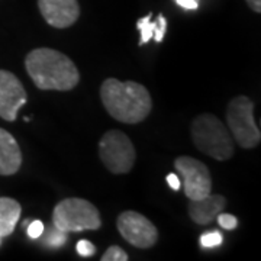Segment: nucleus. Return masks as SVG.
<instances>
[{
	"label": "nucleus",
	"mask_w": 261,
	"mask_h": 261,
	"mask_svg": "<svg viewBox=\"0 0 261 261\" xmlns=\"http://www.w3.org/2000/svg\"><path fill=\"white\" fill-rule=\"evenodd\" d=\"M0 240H2V238H0Z\"/></svg>",
	"instance_id": "b1692460"
},
{
	"label": "nucleus",
	"mask_w": 261,
	"mask_h": 261,
	"mask_svg": "<svg viewBox=\"0 0 261 261\" xmlns=\"http://www.w3.org/2000/svg\"><path fill=\"white\" fill-rule=\"evenodd\" d=\"M129 260V257H128V254L122 250L121 247H118V245H112V247H109L106 252L102 255V261H128Z\"/></svg>",
	"instance_id": "dca6fc26"
},
{
	"label": "nucleus",
	"mask_w": 261,
	"mask_h": 261,
	"mask_svg": "<svg viewBox=\"0 0 261 261\" xmlns=\"http://www.w3.org/2000/svg\"><path fill=\"white\" fill-rule=\"evenodd\" d=\"M226 122L240 147L250 149L260 144L261 132L254 121V102L250 97H233L226 109Z\"/></svg>",
	"instance_id": "39448f33"
},
{
	"label": "nucleus",
	"mask_w": 261,
	"mask_h": 261,
	"mask_svg": "<svg viewBox=\"0 0 261 261\" xmlns=\"http://www.w3.org/2000/svg\"><path fill=\"white\" fill-rule=\"evenodd\" d=\"M100 99L108 113L122 123L132 125L145 121L152 109L147 87L132 80L106 79L100 87Z\"/></svg>",
	"instance_id": "f03ea898"
},
{
	"label": "nucleus",
	"mask_w": 261,
	"mask_h": 261,
	"mask_svg": "<svg viewBox=\"0 0 261 261\" xmlns=\"http://www.w3.org/2000/svg\"><path fill=\"white\" fill-rule=\"evenodd\" d=\"M53 224L63 232L96 231L102 226L97 207L86 199L68 197L57 203L53 212Z\"/></svg>",
	"instance_id": "20e7f679"
},
{
	"label": "nucleus",
	"mask_w": 261,
	"mask_h": 261,
	"mask_svg": "<svg viewBox=\"0 0 261 261\" xmlns=\"http://www.w3.org/2000/svg\"><path fill=\"white\" fill-rule=\"evenodd\" d=\"M45 244L49 245V247H61L64 245V243L67 241V235L63 231L57 229L56 226L53 229H48L47 237H45Z\"/></svg>",
	"instance_id": "2eb2a0df"
},
{
	"label": "nucleus",
	"mask_w": 261,
	"mask_h": 261,
	"mask_svg": "<svg viewBox=\"0 0 261 261\" xmlns=\"http://www.w3.org/2000/svg\"><path fill=\"white\" fill-rule=\"evenodd\" d=\"M167 183H168V186L171 187L173 190H178V189H180V186H181L180 180H178V177L176 176V174H174V173L168 174V176H167Z\"/></svg>",
	"instance_id": "4be33fe9"
},
{
	"label": "nucleus",
	"mask_w": 261,
	"mask_h": 261,
	"mask_svg": "<svg viewBox=\"0 0 261 261\" xmlns=\"http://www.w3.org/2000/svg\"><path fill=\"white\" fill-rule=\"evenodd\" d=\"M174 167L183 177L185 195L190 200L202 199L212 190L211 171L205 164L193 157H178L174 161Z\"/></svg>",
	"instance_id": "6e6552de"
},
{
	"label": "nucleus",
	"mask_w": 261,
	"mask_h": 261,
	"mask_svg": "<svg viewBox=\"0 0 261 261\" xmlns=\"http://www.w3.org/2000/svg\"><path fill=\"white\" fill-rule=\"evenodd\" d=\"M22 207L12 197H0V238L9 237L15 231Z\"/></svg>",
	"instance_id": "ddd939ff"
},
{
	"label": "nucleus",
	"mask_w": 261,
	"mask_h": 261,
	"mask_svg": "<svg viewBox=\"0 0 261 261\" xmlns=\"http://www.w3.org/2000/svg\"><path fill=\"white\" fill-rule=\"evenodd\" d=\"M77 252L82 255V257H90V255H94L96 252V247L90 241L87 240H82L77 243Z\"/></svg>",
	"instance_id": "6ab92c4d"
},
{
	"label": "nucleus",
	"mask_w": 261,
	"mask_h": 261,
	"mask_svg": "<svg viewBox=\"0 0 261 261\" xmlns=\"http://www.w3.org/2000/svg\"><path fill=\"white\" fill-rule=\"evenodd\" d=\"M180 8L187 10H196L199 8V2L197 0H174Z\"/></svg>",
	"instance_id": "412c9836"
},
{
	"label": "nucleus",
	"mask_w": 261,
	"mask_h": 261,
	"mask_svg": "<svg viewBox=\"0 0 261 261\" xmlns=\"http://www.w3.org/2000/svg\"><path fill=\"white\" fill-rule=\"evenodd\" d=\"M216 221H218V224L221 225L224 229L226 231H231V229H235L237 228V225H238V219L231 214H221L216 216Z\"/></svg>",
	"instance_id": "a211bd4d"
},
{
	"label": "nucleus",
	"mask_w": 261,
	"mask_h": 261,
	"mask_svg": "<svg viewBox=\"0 0 261 261\" xmlns=\"http://www.w3.org/2000/svg\"><path fill=\"white\" fill-rule=\"evenodd\" d=\"M247 5L251 8V10H254L255 13H260L261 12V0H245Z\"/></svg>",
	"instance_id": "5701e85b"
},
{
	"label": "nucleus",
	"mask_w": 261,
	"mask_h": 261,
	"mask_svg": "<svg viewBox=\"0 0 261 261\" xmlns=\"http://www.w3.org/2000/svg\"><path fill=\"white\" fill-rule=\"evenodd\" d=\"M116 226L122 238L137 248L147 250L159 241V231L155 225L135 211L122 212L116 219Z\"/></svg>",
	"instance_id": "0eeeda50"
},
{
	"label": "nucleus",
	"mask_w": 261,
	"mask_h": 261,
	"mask_svg": "<svg viewBox=\"0 0 261 261\" xmlns=\"http://www.w3.org/2000/svg\"><path fill=\"white\" fill-rule=\"evenodd\" d=\"M31 80L41 90H73L80 82V73L68 57L53 48H37L25 58Z\"/></svg>",
	"instance_id": "f257e3e1"
},
{
	"label": "nucleus",
	"mask_w": 261,
	"mask_h": 261,
	"mask_svg": "<svg viewBox=\"0 0 261 261\" xmlns=\"http://www.w3.org/2000/svg\"><path fill=\"white\" fill-rule=\"evenodd\" d=\"M27 99V92L18 77L8 70H0V118L8 122L16 121L18 111Z\"/></svg>",
	"instance_id": "1a4fd4ad"
},
{
	"label": "nucleus",
	"mask_w": 261,
	"mask_h": 261,
	"mask_svg": "<svg viewBox=\"0 0 261 261\" xmlns=\"http://www.w3.org/2000/svg\"><path fill=\"white\" fill-rule=\"evenodd\" d=\"M222 233L218 231H211V232H205L200 237V244L205 248H214L222 244Z\"/></svg>",
	"instance_id": "f3484780"
},
{
	"label": "nucleus",
	"mask_w": 261,
	"mask_h": 261,
	"mask_svg": "<svg viewBox=\"0 0 261 261\" xmlns=\"http://www.w3.org/2000/svg\"><path fill=\"white\" fill-rule=\"evenodd\" d=\"M22 166V152L18 141L6 129L0 128V176L16 174Z\"/></svg>",
	"instance_id": "f8f14e48"
},
{
	"label": "nucleus",
	"mask_w": 261,
	"mask_h": 261,
	"mask_svg": "<svg viewBox=\"0 0 261 261\" xmlns=\"http://www.w3.org/2000/svg\"><path fill=\"white\" fill-rule=\"evenodd\" d=\"M225 206H226L225 196L209 193L202 199L190 200L187 209H189V216L195 221L196 224L209 225L224 211Z\"/></svg>",
	"instance_id": "9b49d317"
},
{
	"label": "nucleus",
	"mask_w": 261,
	"mask_h": 261,
	"mask_svg": "<svg viewBox=\"0 0 261 261\" xmlns=\"http://www.w3.org/2000/svg\"><path fill=\"white\" fill-rule=\"evenodd\" d=\"M38 8L48 25L58 29L74 25L80 16L77 0H38Z\"/></svg>",
	"instance_id": "9d476101"
},
{
	"label": "nucleus",
	"mask_w": 261,
	"mask_h": 261,
	"mask_svg": "<svg viewBox=\"0 0 261 261\" xmlns=\"http://www.w3.org/2000/svg\"><path fill=\"white\" fill-rule=\"evenodd\" d=\"M100 160L113 174L129 173L135 163V147L122 130H108L99 141Z\"/></svg>",
	"instance_id": "423d86ee"
},
{
	"label": "nucleus",
	"mask_w": 261,
	"mask_h": 261,
	"mask_svg": "<svg viewBox=\"0 0 261 261\" xmlns=\"http://www.w3.org/2000/svg\"><path fill=\"white\" fill-rule=\"evenodd\" d=\"M44 231H45V226H44V224H42L39 219H35V221H32V222L28 225L29 238L37 240V238H39V237L44 233Z\"/></svg>",
	"instance_id": "aec40b11"
},
{
	"label": "nucleus",
	"mask_w": 261,
	"mask_h": 261,
	"mask_svg": "<svg viewBox=\"0 0 261 261\" xmlns=\"http://www.w3.org/2000/svg\"><path fill=\"white\" fill-rule=\"evenodd\" d=\"M190 132L196 148L214 160L225 161L231 159L235 152L231 132L212 113L196 116L192 122Z\"/></svg>",
	"instance_id": "7ed1b4c3"
},
{
	"label": "nucleus",
	"mask_w": 261,
	"mask_h": 261,
	"mask_svg": "<svg viewBox=\"0 0 261 261\" xmlns=\"http://www.w3.org/2000/svg\"><path fill=\"white\" fill-rule=\"evenodd\" d=\"M151 18H152V15L149 13L147 16L138 19V22H137V28L141 31L140 45L147 44L148 41H151V38H154L155 42H161L164 39L166 31H167V19L163 15H159L157 20L152 22Z\"/></svg>",
	"instance_id": "4468645a"
}]
</instances>
